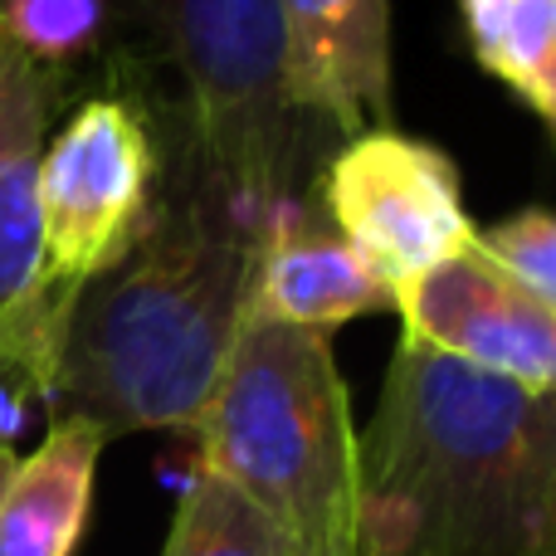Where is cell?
Wrapping results in <instances>:
<instances>
[{"mask_svg":"<svg viewBox=\"0 0 556 556\" xmlns=\"http://www.w3.org/2000/svg\"><path fill=\"white\" fill-rule=\"evenodd\" d=\"M288 103L327 137L391 127V0H274Z\"/></svg>","mask_w":556,"mask_h":556,"instance_id":"9","label":"cell"},{"mask_svg":"<svg viewBox=\"0 0 556 556\" xmlns=\"http://www.w3.org/2000/svg\"><path fill=\"white\" fill-rule=\"evenodd\" d=\"M123 15L137 74L152 78V137H176L156 147L162 166L186 172L254 240L303 211L327 132L288 103L274 0H123Z\"/></svg>","mask_w":556,"mask_h":556,"instance_id":"3","label":"cell"},{"mask_svg":"<svg viewBox=\"0 0 556 556\" xmlns=\"http://www.w3.org/2000/svg\"><path fill=\"white\" fill-rule=\"evenodd\" d=\"M356 556H556V391L401 337L356 434Z\"/></svg>","mask_w":556,"mask_h":556,"instance_id":"1","label":"cell"},{"mask_svg":"<svg viewBox=\"0 0 556 556\" xmlns=\"http://www.w3.org/2000/svg\"><path fill=\"white\" fill-rule=\"evenodd\" d=\"M479 254L556 317V211H518L479 225Z\"/></svg>","mask_w":556,"mask_h":556,"instance_id":"15","label":"cell"},{"mask_svg":"<svg viewBox=\"0 0 556 556\" xmlns=\"http://www.w3.org/2000/svg\"><path fill=\"white\" fill-rule=\"evenodd\" d=\"M254 235L186 172L162 166L142 240L68 303L49 371V415L103 440L191 430L244 327Z\"/></svg>","mask_w":556,"mask_h":556,"instance_id":"2","label":"cell"},{"mask_svg":"<svg viewBox=\"0 0 556 556\" xmlns=\"http://www.w3.org/2000/svg\"><path fill=\"white\" fill-rule=\"evenodd\" d=\"M307 201L401 303L420 278L473 250L459 166L395 127H366L323 156Z\"/></svg>","mask_w":556,"mask_h":556,"instance_id":"6","label":"cell"},{"mask_svg":"<svg viewBox=\"0 0 556 556\" xmlns=\"http://www.w3.org/2000/svg\"><path fill=\"white\" fill-rule=\"evenodd\" d=\"M5 450H10V440H0V454H5Z\"/></svg>","mask_w":556,"mask_h":556,"instance_id":"16","label":"cell"},{"mask_svg":"<svg viewBox=\"0 0 556 556\" xmlns=\"http://www.w3.org/2000/svg\"><path fill=\"white\" fill-rule=\"evenodd\" d=\"M162 556H298L283 528L260 513L235 483L195 464Z\"/></svg>","mask_w":556,"mask_h":556,"instance_id":"14","label":"cell"},{"mask_svg":"<svg viewBox=\"0 0 556 556\" xmlns=\"http://www.w3.org/2000/svg\"><path fill=\"white\" fill-rule=\"evenodd\" d=\"M552 142H556V132H552Z\"/></svg>","mask_w":556,"mask_h":556,"instance_id":"17","label":"cell"},{"mask_svg":"<svg viewBox=\"0 0 556 556\" xmlns=\"http://www.w3.org/2000/svg\"><path fill=\"white\" fill-rule=\"evenodd\" d=\"M195 440L201 469L269 513L298 556H356V420L332 337L244 323Z\"/></svg>","mask_w":556,"mask_h":556,"instance_id":"4","label":"cell"},{"mask_svg":"<svg viewBox=\"0 0 556 556\" xmlns=\"http://www.w3.org/2000/svg\"><path fill=\"white\" fill-rule=\"evenodd\" d=\"M401 337L440 356L503 376L528 391H556V317L479 254L434 269L395 303Z\"/></svg>","mask_w":556,"mask_h":556,"instance_id":"8","label":"cell"},{"mask_svg":"<svg viewBox=\"0 0 556 556\" xmlns=\"http://www.w3.org/2000/svg\"><path fill=\"white\" fill-rule=\"evenodd\" d=\"M103 444L84 420H49L29 454H0V556H74L93 513Z\"/></svg>","mask_w":556,"mask_h":556,"instance_id":"11","label":"cell"},{"mask_svg":"<svg viewBox=\"0 0 556 556\" xmlns=\"http://www.w3.org/2000/svg\"><path fill=\"white\" fill-rule=\"evenodd\" d=\"M156 152L142 103L123 88L88 93L39 162V298L64 323L68 303L113 269L152 220Z\"/></svg>","mask_w":556,"mask_h":556,"instance_id":"5","label":"cell"},{"mask_svg":"<svg viewBox=\"0 0 556 556\" xmlns=\"http://www.w3.org/2000/svg\"><path fill=\"white\" fill-rule=\"evenodd\" d=\"M371 313H395V293L327 225L313 220V201L254 244L244 323H278L332 337L342 323Z\"/></svg>","mask_w":556,"mask_h":556,"instance_id":"10","label":"cell"},{"mask_svg":"<svg viewBox=\"0 0 556 556\" xmlns=\"http://www.w3.org/2000/svg\"><path fill=\"white\" fill-rule=\"evenodd\" d=\"M459 20L483 74L556 132V0H459Z\"/></svg>","mask_w":556,"mask_h":556,"instance_id":"12","label":"cell"},{"mask_svg":"<svg viewBox=\"0 0 556 556\" xmlns=\"http://www.w3.org/2000/svg\"><path fill=\"white\" fill-rule=\"evenodd\" d=\"M0 29L68 88L98 64H132L123 0H0Z\"/></svg>","mask_w":556,"mask_h":556,"instance_id":"13","label":"cell"},{"mask_svg":"<svg viewBox=\"0 0 556 556\" xmlns=\"http://www.w3.org/2000/svg\"><path fill=\"white\" fill-rule=\"evenodd\" d=\"M68 93L0 29V440L29 401L45 405L64 332L39 298V162Z\"/></svg>","mask_w":556,"mask_h":556,"instance_id":"7","label":"cell"}]
</instances>
